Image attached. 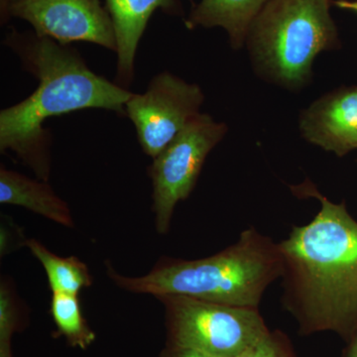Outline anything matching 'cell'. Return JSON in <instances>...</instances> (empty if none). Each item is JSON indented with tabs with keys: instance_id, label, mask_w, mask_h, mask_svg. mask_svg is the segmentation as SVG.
<instances>
[{
	"instance_id": "cell-8",
	"label": "cell",
	"mask_w": 357,
	"mask_h": 357,
	"mask_svg": "<svg viewBox=\"0 0 357 357\" xmlns=\"http://www.w3.org/2000/svg\"><path fill=\"white\" fill-rule=\"evenodd\" d=\"M10 17L60 44L89 42L116 52L112 17L100 0H11L1 24Z\"/></svg>"
},
{
	"instance_id": "cell-13",
	"label": "cell",
	"mask_w": 357,
	"mask_h": 357,
	"mask_svg": "<svg viewBox=\"0 0 357 357\" xmlns=\"http://www.w3.org/2000/svg\"><path fill=\"white\" fill-rule=\"evenodd\" d=\"M25 245L43 266L52 293L77 295L83 289L91 287L93 277L88 266L79 258L75 256L60 257L36 239H28Z\"/></svg>"
},
{
	"instance_id": "cell-9",
	"label": "cell",
	"mask_w": 357,
	"mask_h": 357,
	"mask_svg": "<svg viewBox=\"0 0 357 357\" xmlns=\"http://www.w3.org/2000/svg\"><path fill=\"white\" fill-rule=\"evenodd\" d=\"M300 129L309 142L338 157L357 149V86L316 100L301 116Z\"/></svg>"
},
{
	"instance_id": "cell-11",
	"label": "cell",
	"mask_w": 357,
	"mask_h": 357,
	"mask_svg": "<svg viewBox=\"0 0 357 357\" xmlns=\"http://www.w3.org/2000/svg\"><path fill=\"white\" fill-rule=\"evenodd\" d=\"M0 203L13 204L67 227H74L69 206L47 182H38L8 169H0Z\"/></svg>"
},
{
	"instance_id": "cell-5",
	"label": "cell",
	"mask_w": 357,
	"mask_h": 357,
	"mask_svg": "<svg viewBox=\"0 0 357 357\" xmlns=\"http://www.w3.org/2000/svg\"><path fill=\"white\" fill-rule=\"evenodd\" d=\"M165 307L174 344L222 357H237L269 333L257 307L230 306L187 296L156 297Z\"/></svg>"
},
{
	"instance_id": "cell-20",
	"label": "cell",
	"mask_w": 357,
	"mask_h": 357,
	"mask_svg": "<svg viewBox=\"0 0 357 357\" xmlns=\"http://www.w3.org/2000/svg\"><path fill=\"white\" fill-rule=\"evenodd\" d=\"M0 357H13L10 342H0Z\"/></svg>"
},
{
	"instance_id": "cell-19",
	"label": "cell",
	"mask_w": 357,
	"mask_h": 357,
	"mask_svg": "<svg viewBox=\"0 0 357 357\" xmlns=\"http://www.w3.org/2000/svg\"><path fill=\"white\" fill-rule=\"evenodd\" d=\"M349 340V345L347 347V357H357V326Z\"/></svg>"
},
{
	"instance_id": "cell-7",
	"label": "cell",
	"mask_w": 357,
	"mask_h": 357,
	"mask_svg": "<svg viewBox=\"0 0 357 357\" xmlns=\"http://www.w3.org/2000/svg\"><path fill=\"white\" fill-rule=\"evenodd\" d=\"M204 96L198 84H189L171 73L155 76L143 93H133L126 114L148 156H157L201 112Z\"/></svg>"
},
{
	"instance_id": "cell-17",
	"label": "cell",
	"mask_w": 357,
	"mask_h": 357,
	"mask_svg": "<svg viewBox=\"0 0 357 357\" xmlns=\"http://www.w3.org/2000/svg\"><path fill=\"white\" fill-rule=\"evenodd\" d=\"M172 357H222L206 354V352L194 351V349H178L175 347Z\"/></svg>"
},
{
	"instance_id": "cell-1",
	"label": "cell",
	"mask_w": 357,
	"mask_h": 357,
	"mask_svg": "<svg viewBox=\"0 0 357 357\" xmlns=\"http://www.w3.org/2000/svg\"><path fill=\"white\" fill-rule=\"evenodd\" d=\"M321 208L279 243L284 307L305 333L333 331L351 337L357 326V220L311 184L298 187Z\"/></svg>"
},
{
	"instance_id": "cell-18",
	"label": "cell",
	"mask_w": 357,
	"mask_h": 357,
	"mask_svg": "<svg viewBox=\"0 0 357 357\" xmlns=\"http://www.w3.org/2000/svg\"><path fill=\"white\" fill-rule=\"evenodd\" d=\"M333 4L342 10L357 14V0H333Z\"/></svg>"
},
{
	"instance_id": "cell-6",
	"label": "cell",
	"mask_w": 357,
	"mask_h": 357,
	"mask_svg": "<svg viewBox=\"0 0 357 357\" xmlns=\"http://www.w3.org/2000/svg\"><path fill=\"white\" fill-rule=\"evenodd\" d=\"M227 131L225 123L199 114L154 158L149 174L153 184V211L158 234L169 231L176 206L189 198L206 157Z\"/></svg>"
},
{
	"instance_id": "cell-12",
	"label": "cell",
	"mask_w": 357,
	"mask_h": 357,
	"mask_svg": "<svg viewBox=\"0 0 357 357\" xmlns=\"http://www.w3.org/2000/svg\"><path fill=\"white\" fill-rule=\"evenodd\" d=\"M270 0H201L185 21L189 29L198 26L223 28L234 49L246 41L249 27Z\"/></svg>"
},
{
	"instance_id": "cell-16",
	"label": "cell",
	"mask_w": 357,
	"mask_h": 357,
	"mask_svg": "<svg viewBox=\"0 0 357 357\" xmlns=\"http://www.w3.org/2000/svg\"><path fill=\"white\" fill-rule=\"evenodd\" d=\"M237 357H290L283 342L269 332L257 344Z\"/></svg>"
},
{
	"instance_id": "cell-10",
	"label": "cell",
	"mask_w": 357,
	"mask_h": 357,
	"mask_svg": "<svg viewBox=\"0 0 357 357\" xmlns=\"http://www.w3.org/2000/svg\"><path fill=\"white\" fill-rule=\"evenodd\" d=\"M105 4L116 39L117 83L124 88L132 83L136 51L155 11L178 14L182 8L177 0H105Z\"/></svg>"
},
{
	"instance_id": "cell-14",
	"label": "cell",
	"mask_w": 357,
	"mask_h": 357,
	"mask_svg": "<svg viewBox=\"0 0 357 357\" xmlns=\"http://www.w3.org/2000/svg\"><path fill=\"white\" fill-rule=\"evenodd\" d=\"M51 314L60 335L73 347L84 349L95 340L96 335L86 323L77 295L53 293Z\"/></svg>"
},
{
	"instance_id": "cell-3",
	"label": "cell",
	"mask_w": 357,
	"mask_h": 357,
	"mask_svg": "<svg viewBox=\"0 0 357 357\" xmlns=\"http://www.w3.org/2000/svg\"><path fill=\"white\" fill-rule=\"evenodd\" d=\"M107 266L109 278L128 292L187 296L257 309L265 291L283 273L279 243L253 227L217 255L197 260L164 257L145 276H123L109 263Z\"/></svg>"
},
{
	"instance_id": "cell-2",
	"label": "cell",
	"mask_w": 357,
	"mask_h": 357,
	"mask_svg": "<svg viewBox=\"0 0 357 357\" xmlns=\"http://www.w3.org/2000/svg\"><path fill=\"white\" fill-rule=\"evenodd\" d=\"M6 44L39 84L26 100L0 112V150L13 152L47 182L51 134L44 122L88 109L126 115V102L133 93L93 73L75 49L48 37L13 30Z\"/></svg>"
},
{
	"instance_id": "cell-21",
	"label": "cell",
	"mask_w": 357,
	"mask_h": 357,
	"mask_svg": "<svg viewBox=\"0 0 357 357\" xmlns=\"http://www.w3.org/2000/svg\"><path fill=\"white\" fill-rule=\"evenodd\" d=\"M10 1L11 0H0V17H1V20L6 16L7 7H8Z\"/></svg>"
},
{
	"instance_id": "cell-15",
	"label": "cell",
	"mask_w": 357,
	"mask_h": 357,
	"mask_svg": "<svg viewBox=\"0 0 357 357\" xmlns=\"http://www.w3.org/2000/svg\"><path fill=\"white\" fill-rule=\"evenodd\" d=\"M14 295L6 284L0 287V342H10L17 321Z\"/></svg>"
},
{
	"instance_id": "cell-4",
	"label": "cell",
	"mask_w": 357,
	"mask_h": 357,
	"mask_svg": "<svg viewBox=\"0 0 357 357\" xmlns=\"http://www.w3.org/2000/svg\"><path fill=\"white\" fill-rule=\"evenodd\" d=\"M331 4L332 0H270L246 37L258 72L285 88L304 86L317 56L338 47Z\"/></svg>"
}]
</instances>
